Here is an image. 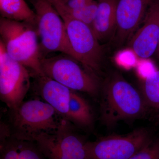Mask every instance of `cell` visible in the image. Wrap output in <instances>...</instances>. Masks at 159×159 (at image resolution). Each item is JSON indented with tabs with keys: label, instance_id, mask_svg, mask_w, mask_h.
I'll list each match as a JSON object with an SVG mask.
<instances>
[{
	"label": "cell",
	"instance_id": "21",
	"mask_svg": "<svg viewBox=\"0 0 159 159\" xmlns=\"http://www.w3.org/2000/svg\"><path fill=\"white\" fill-rule=\"evenodd\" d=\"M153 57L157 62L159 63V38L157 47L156 51L155 53L154 54Z\"/></svg>",
	"mask_w": 159,
	"mask_h": 159
},
{
	"label": "cell",
	"instance_id": "12",
	"mask_svg": "<svg viewBox=\"0 0 159 159\" xmlns=\"http://www.w3.org/2000/svg\"><path fill=\"white\" fill-rule=\"evenodd\" d=\"M34 77L36 78L37 91L40 96L61 118L66 119L72 90L45 75Z\"/></svg>",
	"mask_w": 159,
	"mask_h": 159
},
{
	"label": "cell",
	"instance_id": "17",
	"mask_svg": "<svg viewBox=\"0 0 159 159\" xmlns=\"http://www.w3.org/2000/svg\"><path fill=\"white\" fill-rule=\"evenodd\" d=\"M141 93L148 108L159 111V69L143 80Z\"/></svg>",
	"mask_w": 159,
	"mask_h": 159
},
{
	"label": "cell",
	"instance_id": "16",
	"mask_svg": "<svg viewBox=\"0 0 159 159\" xmlns=\"http://www.w3.org/2000/svg\"><path fill=\"white\" fill-rule=\"evenodd\" d=\"M2 17L29 23L36 27V15L25 0H0Z\"/></svg>",
	"mask_w": 159,
	"mask_h": 159
},
{
	"label": "cell",
	"instance_id": "15",
	"mask_svg": "<svg viewBox=\"0 0 159 159\" xmlns=\"http://www.w3.org/2000/svg\"><path fill=\"white\" fill-rule=\"evenodd\" d=\"M66 120L80 127H91L93 124V111L88 102L82 96L72 90Z\"/></svg>",
	"mask_w": 159,
	"mask_h": 159
},
{
	"label": "cell",
	"instance_id": "14",
	"mask_svg": "<svg viewBox=\"0 0 159 159\" xmlns=\"http://www.w3.org/2000/svg\"><path fill=\"white\" fill-rule=\"evenodd\" d=\"M33 142L9 137L1 141L0 159H44V156Z\"/></svg>",
	"mask_w": 159,
	"mask_h": 159
},
{
	"label": "cell",
	"instance_id": "20",
	"mask_svg": "<svg viewBox=\"0 0 159 159\" xmlns=\"http://www.w3.org/2000/svg\"><path fill=\"white\" fill-rule=\"evenodd\" d=\"M93 1L94 0H61L56 4H59L64 9L74 10L84 7Z\"/></svg>",
	"mask_w": 159,
	"mask_h": 159
},
{
	"label": "cell",
	"instance_id": "1",
	"mask_svg": "<svg viewBox=\"0 0 159 159\" xmlns=\"http://www.w3.org/2000/svg\"><path fill=\"white\" fill-rule=\"evenodd\" d=\"M100 107L101 121L108 127L141 118L148 109L141 93L118 74L103 87Z\"/></svg>",
	"mask_w": 159,
	"mask_h": 159
},
{
	"label": "cell",
	"instance_id": "19",
	"mask_svg": "<svg viewBox=\"0 0 159 159\" xmlns=\"http://www.w3.org/2000/svg\"><path fill=\"white\" fill-rule=\"evenodd\" d=\"M129 159H159V139L152 138Z\"/></svg>",
	"mask_w": 159,
	"mask_h": 159
},
{
	"label": "cell",
	"instance_id": "11",
	"mask_svg": "<svg viewBox=\"0 0 159 159\" xmlns=\"http://www.w3.org/2000/svg\"><path fill=\"white\" fill-rule=\"evenodd\" d=\"M144 24L131 38L130 48L140 58L153 56L159 38V0H154L148 9Z\"/></svg>",
	"mask_w": 159,
	"mask_h": 159
},
{
	"label": "cell",
	"instance_id": "18",
	"mask_svg": "<svg viewBox=\"0 0 159 159\" xmlns=\"http://www.w3.org/2000/svg\"><path fill=\"white\" fill-rule=\"evenodd\" d=\"M53 6L55 9L61 10L70 17L84 23L91 28L97 14L98 3L93 1L84 7L74 10L64 9L58 4Z\"/></svg>",
	"mask_w": 159,
	"mask_h": 159
},
{
	"label": "cell",
	"instance_id": "6",
	"mask_svg": "<svg viewBox=\"0 0 159 159\" xmlns=\"http://www.w3.org/2000/svg\"><path fill=\"white\" fill-rule=\"evenodd\" d=\"M34 6L42 58L56 52L74 58L65 24L54 6L46 0H37Z\"/></svg>",
	"mask_w": 159,
	"mask_h": 159
},
{
	"label": "cell",
	"instance_id": "22",
	"mask_svg": "<svg viewBox=\"0 0 159 159\" xmlns=\"http://www.w3.org/2000/svg\"><path fill=\"white\" fill-rule=\"evenodd\" d=\"M47 2H48L51 3V4H52V5H54V4H56V3L58 2H60V1H61V0H46Z\"/></svg>",
	"mask_w": 159,
	"mask_h": 159
},
{
	"label": "cell",
	"instance_id": "10",
	"mask_svg": "<svg viewBox=\"0 0 159 159\" xmlns=\"http://www.w3.org/2000/svg\"><path fill=\"white\" fill-rule=\"evenodd\" d=\"M154 0H117L115 34L118 44L131 39Z\"/></svg>",
	"mask_w": 159,
	"mask_h": 159
},
{
	"label": "cell",
	"instance_id": "2",
	"mask_svg": "<svg viewBox=\"0 0 159 159\" xmlns=\"http://www.w3.org/2000/svg\"><path fill=\"white\" fill-rule=\"evenodd\" d=\"M0 36V42L11 58L30 70L34 76L45 75L36 27L1 17Z\"/></svg>",
	"mask_w": 159,
	"mask_h": 159
},
{
	"label": "cell",
	"instance_id": "8",
	"mask_svg": "<svg viewBox=\"0 0 159 159\" xmlns=\"http://www.w3.org/2000/svg\"><path fill=\"white\" fill-rule=\"evenodd\" d=\"M30 76L28 69L11 58L0 42V97L12 112L24 102Z\"/></svg>",
	"mask_w": 159,
	"mask_h": 159
},
{
	"label": "cell",
	"instance_id": "9",
	"mask_svg": "<svg viewBox=\"0 0 159 159\" xmlns=\"http://www.w3.org/2000/svg\"><path fill=\"white\" fill-rule=\"evenodd\" d=\"M152 139L149 131L139 128L87 142L89 159H129Z\"/></svg>",
	"mask_w": 159,
	"mask_h": 159
},
{
	"label": "cell",
	"instance_id": "7",
	"mask_svg": "<svg viewBox=\"0 0 159 159\" xmlns=\"http://www.w3.org/2000/svg\"><path fill=\"white\" fill-rule=\"evenodd\" d=\"M66 119L61 118L54 133L43 134L34 142L48 159H89L87 142L74 133Z\"/></svg>",
	"mask_w": 159,
	"mask_h": 159
},
{
	"label": "cell",
	"instance_id": "23",
	"mask_svg": "<svg viewBox=\"0 0 159 159\" xmlns=\"http://www.w3.org/2000/svg\"><path fill=\"white\" fill-rule=\"evenodd\" d=\"M158 118H159V116H158Z\"/></svg>",
	"mask_w": 159,
	"mask_h": 159
},
{
	"label": "cell",
	"instance_id": "13",
	"mask_svg": "<svg viewBox=\"0 0 159 159\" xmlns=\"http://www.w3.org/2000/svg\"><path fill=\"white\" fill-rule=\"evenodd\" d=\"M116 4L117 0H99L91 29L100 43L108 39L115 33Z\"/></svg>",
	"mask_w": 159,
	"mask_h": 159
},
{
	"label": "cell",
	"instance_id": "5",
	"mask_svg": "<svg viewBox=\"0 0 159 159\" xmlns=\"http://www.w3.org/2000/svg\"><path fill=\"white\" fill-rule=\"evenodd\" d=\"M56 10L65 24L74 58L86 70L98 76L102 67L103 50L93 30L61 10Z\"/></svg>",
	"mask_w": 159,
	"mask_h": 159
},
{
	"label": "cell",
	"instance_id": "4",
	"mask_svg": "<svg viewBox=\"0 0 159 159\" xmlns=\"http://www.w3.org/2000/svg\"><path fill=\"white\" fill-rule=\"evenodd\" d=\"M43 74L71 90L98 95L100 84L98 76L86 70L73 57L62 54L41 60Z\"/></svg>",
	"mask_w": 159,
	"mask_h": 159
},
{
	"label": "cell",
	"instance_id": "3",
	"mask_svg": "<svg viewBox=\"0 0 159 159\" xmlns=\"http://www.w3.org/2000/svg\"><path fill=\"white\" fill-rule=\"evenodd\" d=\"M13 113L14 134L11 137L30 142H34L43 134L54 132L61 121L52 106L38 99L24 101Z\"/></svg>",
	"mask_w": 159,
	"mask_h": 159
}]
</instances>
